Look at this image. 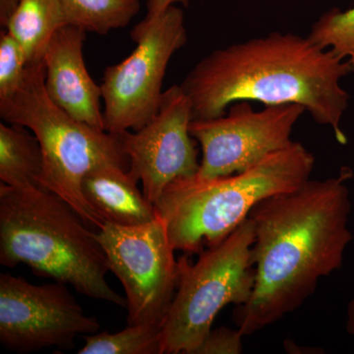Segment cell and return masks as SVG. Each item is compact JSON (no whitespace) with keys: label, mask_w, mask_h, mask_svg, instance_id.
I'll use <instances>...</instances> for the list:
<instances>
[{"label":"cell","mask_w":354,"mask_h":354,"mask_svg":"<svg viewBox=\"0 0 354 354\" xmlns=\"http://www.w3.org/2000/svg\"><path fill=\"white\" fill-rule=\"evenodd\" d=\"M353 169L268 198L251 211L255 286L232 320L251 335L299 308L319 281L339 271L353 241L348 183Z\"/></svg>","instance_id":"obj_1"},{"label":"cell","mask_w":354,"mask_h":354,"mask_svg":"<svg viewBox=\"0 0 354 354\" xmlns=\"http://www.w3.org/2000/svg\"><path fill=\"white\" fill-rule=\"evenodd\" d=\"M19 1L20 0H0V25L2 28L6 27L7 21Z\"/></svg>","instance_id":"obj_22"},{"label":"cell","mask_w":354,"mask_h":354,"mask_svg":"<svg viewBox=\"0 0 354 354\" xmlns=\"http://www.w3.org/2000/svg\"><path fill=\"white\" fill-rule=\"evenodd\" d=\"M97 236L109 270L124 288L128 324L164 325L178 281L176 250L164 220L158 216L135 227L106 223Z\"/></svg>","instance_id":"obj_8"},{"label":"cell","mask_w":354,"mask_h":354,"mask_svg":"<svg viewBox=\"0 0 354 354\" xmlns=\"http://www.w3.org/2000/svg\"><path fill=\"white\" fill-rule=\"evenodd\" d=\"M254 225L247 218L192 263L177 260L178 281L162 330V354H195L221 309L245 304L255 286Z\"/></svg>","instance_id":"obj_6"},{"label":"cell","mask_w":354,"mask_h":354,"mask_svg":"<svg viewBox=\"0 0 354 354\" xmlns=\"http://www.w3.org/2000/svg\"><path fill=\"white\" fill-rule=\"evenodd\" d=\"M351 73L354 66L348 60L308 36L271 32L212 51L180 86L189 97L192 120L220 118L239 101L297 104L346 145L341 121L349 95L341 80Z\"/></svg>","instance_id":"obj_2"},{"label":"cell","mask_w":354,"mask_h":354,"mask_svg":"<svg viewBox=\"0 0 354 354\" xmlns=\"http://www.w3.org/2000/svg\"><path fill=\"white\" fill-rule=\"evenodd\" d=\"M44 76L43 62L28 64L17 92L0 100V118L28 128L38 138L44 157L39 186L62 198L88 225L101 230L106 223L86 202L83 178L101 165L129 169V160L118 134L81 122L51 101Z\"/></svg>","instance_id":"obj_5"},{"label":"cell","mask_w":354,"mask_h":354,"mask_svg":"<svg viewBox=\"0 0 354 354\" xmlns=\"http://www.w3.org/2000/svg\"><path fill=\"white\" fill-rule=\"evenodd\" d=\"M138 183L127 167L104 165L88 171L81 188L88 206L106 223L135 227L158 216L155 205L139 189Z\"/></svg>","instance_id":"obj_13"},{"label":"cell","mask_w":354,"mask_h":354,"mask_svg":"<svg viewBox=\"0 0 354 354\" xmlns=\"http://www.w3.org/2000/svg\"><path fill=\"white\" fill-rule=\"evenodd\" d=\"M191 0H148L147 3L146 17H155L165 12L169 7L174 6L176 3H181L183 6H188Z\"/></svg>","instance_id":"obj_21"},{"label":"cell","mask_w":354,"mask_h":354,"mask_svg":"<svg viewBox=\"0 0 354 354\" xmlns=\"http://www.w3.org/2000/svg\"><path fill=\"white\" fill-rule=\"evenodd\" d=\"M62 198L34 186L0 184V264H25L34 274L90 298L127 308L111 288L108 258L97 232Z\"/></svg>","instance_id":"obj_3"},{"label":"cell","mask_w":354,"mask_h":354,"mask_svg":"<svg viewBox=\"0 0 354 354\" xmlns=\"http://www.w3.org/2000/svg\"><path fill=\"white\" fill-rule=\"evenodd\" d=\"M67 285H32L0 274V342L15 353L70 349L78 335L99 332L97 317L85 313Z\"/></svg>","instance_id":"obj_9"},{"label":"cell","mask_w":354,"mask_h":354,"mask_svg":"<svg viewBox=\"0 0 354 354\" xmlns=\"http://www.w3.org/2000/svg\"><path fill=\"white\" fill-rule=\"evenodd\" d=\"M130 37L136 48L106 67L101 84L104 127L113 134L138 130L157 113L169 60L187 43L183 11L172 6L145 17Z\"/></svg>","instance_id":"obj_7"},{"label":"cell","mask_w":354,"mask_h":354,"mask_svg":"<svg viewBox=\"0 0 354 354\" xmlns=\"http://www.w3.org/2000/svg\"><path fill=\"white\" fill-rule=\"evenodd\" d=\"M86 32L71 25L55 32L43 58L44 88L51 101L70 116L106 130L102 87L88 74L84 59Z\"/></svg>","instance_id":"obj_12"},{"label":"cell","mask_w":354,"mask_h":354,"mask_svg":"<svg viewBox=\"0 0 354 354\" xmlns=\"http://www.w3.org/2000/svg\"><path fill=\"white\" fill-rule=\"evenodd\" d=\"M67 24L85 32L108 35L127 27L139 13V0H60Z\"/></svg>","instance_id":"obj_16"},{"label":"cell","mask_w":354,"mask_h":354,"mask_svg":"<svg viewBox=\"0 0 354 354\" xmlns=\"http://www.w3.org/2000/svg\"><path fill=\"white\" fill-rule=\"evenodd\" d=\"M44 157L38 138L28 128L0 123V180L13 188L39 186Z\"/></svg>","instance_id":"obj_15"},{"label":"cell","mask_w":354,"mask_h":354,"mask_svg":"<svg viewBox=\"0 0 354 354\" xmlns=\"http://www.w3.org/2000/svg\"><path fill=\"white\" fill-rule=\"evenodd\" d=\"M28 62L24 50L8 32L0 36V100L17 92L24 79Z\"/></svg>","instance_id":"obj_19"},{"label":"cell","mask_w":354,"mask_h":354,"mask_svg":"<svg viewBox=\"0 0 354 354\" xmlns=\"http://www.w3.org/2000/svg\"><path fill=\"white\" fill-rule=\"evenodd\" d=\"M243 337L237 328L212 329L195 354H241L243 353Z\"/></svg>","instance_id":"obj_20"},{"label":"cell","mask_w":354,"mask_h":354,"mask_svg":"<svg viewBox=\"0 0 354 354\" xmlns=\"http://www.w3.org/2000/svg\"><path fill=\"white\" fill-rule=\"evenodd\" d=\"M305 111L297 104L266 106L256 111L249 101H239L220 118L191 121V135L202 151L197 176H230L283 150L292 143L293 127Z\"/></svg>","instance_id":"obj_10"},{"label":"cell","mask_w":354,"mask_h":354,"mask_svg":"<svg viewBox=\"0 0 354 354\" xmlns=\"http://www.w3.org/2000/svg\"><path fill=\"white\" fill-rule=\"evenodd\" d=\"M346 330L354 339V295L349 300L348 308H346Z\"/></svg>","instance_id":"obj_23"},{"label":"cell","mask_w":354,"mask_h":354,"mask_svg":"<svg viewBox=\"0 0 354 354\" xmlns=\"http://www.w3.org/2000/svg\"><path fill=\"white\" fill-rule=\"evenodd\" d=\"M308 37L354 66V7L328 11L312 26Z\"/></svg>","instance_id":"obj_18"},{"label":"cell","mask_w":354,"mask_h":354,"mask_svg":"<svg viewBox=\"0 0 354 354\" xmlns=\"http://www.w3.org/2000/svg\"><path fill=\"white\" fill-rule=\"evenodd\" d=\"M192 108L180 85H174L160 100L155 115L144 127L118 133L129 160V171L147 199L155 205L165 188L200 169L197 141L190 133Z\"/></svg>","instance_id":"obj_11"},{"label":"cell","mask_w":354,"mask_h":354,"mask_svg":"<svg viewBox=\"0 0 354 354\" xmlns=\"http://www.w3.org/2000/svg\"><path fill=\"white\" fill-rule=\"evenodd\" d=\"M314 165L313 153L293 141L237 174L177 179L165 188L156 211L174 250L200 253L232 234L259 203L306 183Z\"/></svg>","instance_id":"obj_4"},{"label":"cell","mask_w":354,"mask_h":354,"mask_svg":"<svg viewBox=\"0 0 354 354\" xmlns=\"http://www.w3.org/2000/svg\"><path fill=\"white\" fill-rule=\"evenodd\" d=\"M67 24L60 0H20L4 29L24 50L28 64L43 62L55 32Z\"/></svg>","instance_id":"obj_14"},{"label":"cell","mask_w":354,"mask_h":354,"mask_svg":"<svg viewBox=\"0 0 354 354\" xmlns=\"http://www.w3.org/2000/svg\"><path fill=\"white\" fill-rule=\"evenodd\" d=\"M162 324L129 325L116 333L84 335L85 346L78 354H162Z\"/></svg>","instance_id":"obj_17"}]
</instances>
